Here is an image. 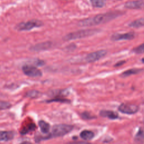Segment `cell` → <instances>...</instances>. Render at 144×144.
Returning a JSON list of instances; mask_svg holds the SVG:
<instances>
[{
	"label": "cell",
	"instance_id": "ffe728a7",
	"mask_svg": "<svg viewBox=\"0 0 144 144\" xmlns=\"http://www.w3.org/2000/svg\"><path fill=\"white\" fill-rule=\"evenodd\" d=\"M11 106V104L9 102L0 101V109H7Z\"/></svg>",
	"mask_w": 144,
	"mask_h": 144
},
{
	"label": "cell",
	"instance_id": "2e32d148",
	"mask_svg": "<svg viewBox=\"0 0 144 144\" xmlns=\"http://www.w3.org/2000/svg\"><path fill=\"white\" fill-rule=\"evenodd\" d=\"M141 71H142V69H129V70L124 71V73L122 74V76L123 77H126L129 76L131 75H133V74H136L140 73Z\"/></svg>",
	"mask_w": 144,
	"mask_h": 144
},
{
	"label": "cell",
	"instance_id": "9a60e30c",
	"mask_svg": "<svg viewBox=\"0 0 144 144\" xmlns=\"http://www.w3.org/2000/svg\"><path fill=\"white\" fill-rule=\"evenodd\" d=\"M143 25H144V19L143 18H142L132 22L129 24V26L132 28H141L143 27Z\"/></svg>",
	"mask_w": 144,
	"mask_h": 144
},
{
	"label": "cell",
	"instance_id": "44dd1931",
	"mask_svg": "<svg viewBox=\"0 0 144 144\" xmlns=\"http://www.w3.org/2000/svg\"><path fill=\"white\" fill-rule=\"evenodd\" d=\"M133 52L136 53V54H142L143 53L144 51V47H143V44H142L140 46H138L137 47H136L133 49Z\"/></svg>",
	"mask_w": 144,
	"mask_h": 144
},
{
	"label": "cell",
	"instance_id": "52a82bcc",
	"mask_svg": "<svg viewBox=\"0 0 144 144\" xmlns=\"http://www.w3.org/2000/svg\"><path fill=\"white\" fill-rule=\"evenodd\" d=\"M106 54H107V51L106 50H102L92 52L88 55L86 58V60L89 62L96 61L99 59H101L102 57H103Z\"/></svg>",
	"mask_w": 144,
	"mask_h": 144
},
{
	"label": "cell",
	"instance_id": "cb8c5ba5",
	"mask_svg": "<svg viewBox=\"0 0 144 144\" xmlns=\"http://www.w3.org/2000/svg\"><path fill=\"white\" fill-rule=\"evenodd\" d=\"M125 63V61H119L118 62V63L116 64L115 65V66H121L123 64Z\"/></svg>",
	"mask_w": 144,
	"mask_h": 144
},
{
	"label": "cell",
	"instance_id": "d4e9b609",
	"mask_svg": "<svg viewBox=\"0 0 144 144\" xmlns=\"http://www.w3.org/2000/svg\"><path fill=\"white\" fill-rule=\"evenodd\" d=\"M21 144H32V143L29 142H27V141H25V142H23Z\"/></svg>",
	"mask_w": 144,
	"mask_h": 144
},
{
	"label": "cell",
	"instance_id": "5b68a950",
	"mask_svg": "<svg viewBox=\"0 0 144 144\" xmlns=\"http://www.w3.org/2000/svg\"><path fill=\"white\" fill-rule=\"evenodd\" d=\"M118 109L122 113L131 115L137 112L138 110V106L133 104L123 103L119 106Z\"/></svg>",
	"mask_w": 144,
	"mask_h": 144
},
{
	"label": "cell",
	"instance_id": "7402d4cb",
	"mask_svg": "<svg viewBox=\"0 0 144 144\" xmlns=\"http://www.w3.org/2000/svg\"><path fill=\"white\" fill-rule=\"evenodd\" d=\"M81 116H82L83 119H93V118H95L94 116L91 115L88 112H84L82 114Z\"/></svg>",
	"mask_w": 144,
	"mask_h": 144
},
{
	"label": "cell",
	"instance_id": "7c38bea8",
	"mask_svg": "<svg viewBox=\"0 0 144 144\" xmlns=\"http://www.w3.org/2000/svg\"><path fill=\"white\" fill-rule=\"evenodd\" d=\"M100 115L101 117L108 118L109 119H115L118 118V114L110 110H102L100 113Z\"/></svg>",
	"mask_w": 144,
	"mask_h": 144
},
{
	"label": "cell",
	"instance_id": "3957f363",
	"mask_svg": "<svg viewBox=\"0 0 144 144\" xmlns=\"http://www.w3.org/2000/svg\"><path fill=\"white\" fill-rule=\"evenodd\" d=\"M73 129V126L65 124H55L53 126L51 137H57L65 135Z\"/></svg>",
	"mask_w": 144,
	"mask_h": 144
},
{
	"label": "cell",
	"instance_id": "7a4b0ae2",
	"mask_svg": "<svg viewBox=\"0 0 144 144\" xmlns=\"http://www.w3.org/2000/svg\"><path fill=\"white\" fill-rule=\"evenodd\" d=\"M99 31L100 30L97 29H88L81 30V31L72 32V33L66 34V36H64L63 39L65 41H69L71 40V39L73 40V39H76L83 38H85V37L94 35V34L98 33Z\"/></svg>",
	"mask_w": 144,
	"mask_h": 144
},
{
	"label": "cell",
	"instance_id": "6da1fadb",
	"mask_svg": "<svg viewBox=\"0 0 144 144\" xmlns=\"http://www.w3.org/2000/svg\"><path fill=\"white\" fill-rule=\"evenodd\" d=\"M120 14L116 13H109L103 14H99L92 18L86 19L81 20L79 23V25L81 27H89L98 25L101 23H105L115 19L119 16Z\"/></svg>",
	"mask_w": 144,
	"mask_h": 144
},
{
	"label": "cell",
	"instance_id": "277c9868",
	"mask_svg": "<svg viewBox=\"0 0 144 144\" xmlns=\"http://www.w3.org/2000/svg\"><path fill=\"white\" fill-rule=\"evenodd\" d=\"M43 25V23L38 20H32L26 23H22L17 26L19 31H29L34 28H39Z\"/></svg>",
	"mask_w": 144,
	"mask_h": 144
},
{
	"label": "cell",
	"instance_id": "8992f818",
	"mask_svg": "<svg viewBox=\"0 0 144 144\" xmlns=\"http://www.w3.org/2000/svg\"><path fill=\"white\" fill-rule=\"evenodd\" d=\"M22 69L25 75L30 77H39L42 76V71L34 66L25 65L23 66Z\"/></svg>",
	"mask_w": 144,
	"mask_h": 144
},
{
	"label": "cell",
	"instance_id": "9c48e42d",
	"mask_svg": "<svg viewBox=\"0 0 144 144\" xmlns=\"http://www.w3.org/2000/svg\"><path fill=\"white\" fill-rule=\"evenodd\" d=\"M125 7L131 9H142L144 6L143 0L128 1L125 4Z\"/></svg>",
	"mask_w": 144,
	"mask_h": 144
},
{
	"label": "cell",
	"instance_id": "8fae6325",
	"mask_svg": "<svg viewBox=\"0 0 144 144\" xmlns=\"http://www.w3.org/2000/svg\"><path fill=\"white\" fill-rule=\"evenodd\" d=\"M14 133L12 131H1L0 132V141H8L13 139Z\"/></svg>",
	"mask_w": 144,
	"mask_h": 144
},
{
	"label": "cell",
	"instance_id": "ac0fdd59",
	"mask_svg": "<svg viewBox=\"0 0 144 144\" xmlns=\"http://www.w3.org/2000/svg\"><path fill=\"white\" fill-rule=\"evenodd\" d=\"M35 127H36L35 125L33 124H29V126L24 127V128L22 129V131H21V133L23 134L28 133L29 132L33 131L34 128H35Z\"/></svg>",
	"mask_w": 144,
	"mask_h": 144
},
{
	"label": "cell",
	"instance_id": "30bf717a",
	"mask_svg": "<svg viewBox=\"0 0 144 144\" xmlns=\"http://www.w3.org/2000/svg\"><path fill=\"white\" fill-rule=\"evenodd\" d=\"M52 46V43L50 42H46L41 43L37 44L35 46L31 47V50L34 51H40L42 50H46L51 47Z\"/></svg>",
	"mask_w": 144,
	"mask_h": 144
},
{
	"label": "cell",
	"instance_id": "603a6c76",
	"mask_svg": "<svg viewBox=\"0 0 144 144\" xmlns=\"http://www.w3.org/2000/svg\"><path fill=\"white\" fill-rule=\"evenodd\" d=\"M48 102H62V103H68L69 102V100L66 99H52L51 100H49Z\"/></svg>",
	"mask_w": 144,
	"mask_h": 144
},
{
	"label": "cell",
	"instance_id": "4fadbf2b",
	"mask_svg": "<svg viewBox=\"0 0 144 144\" xmlns=\"http://www.w3.org/2000/svg\"><path fill=\"white\" fill-rule=\"evenodd\" d=\"M81 137L85 140H90L94 137V133L92 131L85 130L81 132Z\"/></svg>",
	"mask_w": 144,
	"mask_h": 144
},
{
	"label": "cell",
	"instance_id": "484cf974",
	"mask_svg": "<svg viewBox=\"0 0 144 144\" xmlns=\"http://www.w3.org/2000/svg\"><path fill=\"white\" fill-rule=\"evenodd\" d=\"M87 144H91V143H87Z\"/></svg>",
	"mask_w": 144,
	"mask_h": 144
},
{
	"label": "cell",
	"instance_id": "ba28073f",
	"mask_svg": "<svg viewBox=\"0 0 144 144\" xmlns=\"http://www.w3.org/2000/svg\"><path fill=\"white\" fill-rule=\"evenodd\" d=\"M135 35L133 32H129V33H124V34H119L116 33L112 35L111 39L112 41H117L120 40H131L133 39Z\"/></svg>",
	"mask_w": 144,
	"mask_h": 144
},
{
	"label": "cell",
	"instance_id": "5bb4252c",
	"mask_svg": "<svg viewBox=\"0 0 144 144\" xmlns=\"http://www.w3.org/2000/svg\"><path fill=\"white\" fill-rule=\"evenodd\" d=\"M39 126L40 127L41 131L43 133H48L50 131V125L47 122L43 120L39 122Z\"/></svg>",
	"mask_w": 144,
	"mask_h": 144
},
{
	"label": "cell",
	"instance_id": "d6986e66",
	"mask_svg": "<svg viewBox=\"0 0 144 144\" xmlns=\"http://www.w3.org/2000/svg\"><path fill=\"white\" fill-rule=\"evenodd\" d=\"M39 94L40 93L37 91L32 90L27 92L26 96L28 97H31V98H36L39 96Z\"/></svg>",
	"mask_w": 144,
	"mask_h": 144
},
{
	"label": "cell",
	"instance_id": "e0dca14e",
	"mask_svg": "<svg viewBox=\"0 0 144 144\" xmlns=\"http://www.w3.org/2000/svg\"><path fill=\"white\" fill-rule=\"evenodd\" d=\"M92 6L95 8H103L106 4V0H91Z\"/></svg>",
	"mask_w": 144,
	"mask_h": 144
},
{
	"label": "cell",
	"instance_id": "4316f807",
	"mask_svg": "<svg viewBox=\"0 0 144 144\" xmlns=\"http://www.w3.org/2000/svg\"></svg>",
	"mask_w": 144,
	"mask_h": 144
}]
</instances>
